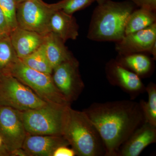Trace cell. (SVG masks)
Wrapping results in <instances>:
<instances>
[{
  "label": "cell",
  "instance_id": "obj_17",
  "mask_svg": "<svg viewBox=\"0 0 156 156\" xmlns=\"http://www.w3.org/2000/svg\"><path fill=\"white\" fill-rule=\"evenodd\" d=\"M61 39L51 32L45 35L44 44L45 52L53 69L58 65L75 58Z\"/></svg>",
  "mask_w": 156,
  "mask_h": 156
},
{
  "label": "cell",
  "instance_id": "obj_7",
  "mask_svg": "<svg viewBox=\"0 0 156 156\" xmlns=\"http://www.w3.org/2000/svg\"><path fill=\"white\" fill-rule=\"evenodd\" d=\"M57 10L56 3L49 4L43 0H27L19 3L16 12L17 27L45 35L50 32V18Z\"/></svg>",
  "mask_w": 156,
  "mask_h": 156
},
{
  "label": "cell",
  "instance_id": "obj_4",
  "mask_svg": "<svg viewBox=\"0 0 156 156\" xmlns=\"http://www.w3.org/2000/svg\"><path fill=\"white\" fill-rule=\"evenodd\" d=\"M70 105L48 103L38 108L22 112L27 134L63 135Z\"/></svg>",
  "mask_w": 156,
  "mask_h": 156
},
{
  "label": "cell",
  "instance_id": "obj_8",
  "mask_svg": "<svg viewBox=\"0 0 156 156\" xmlns=\"http://www.w3.org/2000/svg\"><path fill=\"white\" fill-rule=\"evenodd\" d=\"M51 75L55 87L68 103L71 104L77 100L85 84L79 70V61L75 57L54 68Z\"/></svg>",
  "mask_w": 156,
  "mask_h": 156
},
{
  "label": "cell",
  "instance_id": "obj_6",
  "mask_svg": "<svg viewBox=\"0 0 156 156\" xmlns=\"http://www.w3.org/2000/svg\"><path fill=\"white\" fill-rule=\"evenodd\" d=\"M48 103L11 75L0 76V106L24 112Z\"/></svg>",
  "mask_w": 156,
  "mask_h": 156
},
{
  "label": "cell",
  "instance_id": "obj_3",
  "mask_svg": "<svg viewBox=\"0 0 156 156\" xmlns=\"http://www.w3.org/2000/svg\"><path fill=\"white\" fill-rule=\"evenodd\" d=\"M63 136L77 156H105L100 134L83 111L70 108Z\"/></svg>",
  "mask_w": 156,
  "mask_h": 156
},
{
  "label": "cell",
  "instance_id": "obj_5",
  "mask_svg": "<svg viewBox=\"0 0 156 156\" xmlns=\"http://www.w3.org/2000/svg\"><path fill=\"white\" fill-rule=\"evenodd\" d=\"M10 74L29 87L46 102L71 105L55 87L50 74L33 69L19 58L11 69Z\"/></svg>",
  "mask_w": 156,
  "mask_h": 156
},
{
  "label": "cell",
  "instance_id": "obj_10",
  "mask_svg": "<svg viewBox=\"0 0 156 156\" xmlns=\"http://www.w3.org/2000/svg\"><path fill=\"white\" fill-rule=\"evenodd\" d=\"M105 73L109 83L128 93L131 100L146 92V86L141 79L123 67L115 59H111L107 62Z\"/></svg>",
  "mask_w": 156,
  "mask_h": 156
},
{
  "label": "cell",
  "instance_id": "obj_9",
  "mask_svg": "<svg viewBox=\"0 0 156 156\" xmlns=\"http://www.w3.org/2000/svg\"><path fill=\"white\" fill-rule=\"evenodd\" d=\"M27 134L22 112L0 106V136L9 156L12 151L22 148Z\"/></svg>",
  "mask_w": 156,
  "mask_h": 156
},
{
  "label": "cell",
  "instance_id": "obj_1",
  "mask_svg": "<svg viewBox=\"0 0 156 156\" xmlns=\"http://www.w3.org/2000/svg\"><path fill=\"white\" fill-rule=\"evenodd\" d=\"M83 111L100 134L105 156H117L120 147L145 122L139 102L132 100L94 102Z\"/></svg>",
  "mask_w": 156,
  "mask_h": 156
},
{
  "label": "cell",
  "instance_id": "obj_29",
  "mask_svg": "<svg viewBox=\"0 0 156 156\" xmlns=\"http://www.w3.org/2000/svg\"><path fill=\"white\" fill-rule=\"evenodd\" d=\"M16 1V3H17V4L22 2H24V1H27V0H15Z\"/></svg>",
  "mask_w": 156,
  "mask_h": 156
},
{
  "label": "cell",
  "instance_id": "obj_24",
  "mask_svg": "<svg viewBox=\"0 0 156 156\" xmlns=\"http://www.w3.org/2000/svg\"><path fill=\"white\" fill-rule=\"evenodd\" d=\"M138 8L156 12V0H129Z\"/></svg>",
  "mask_w": 156,
  "mask_h": 156
},
{
  "label": "cell",
  "instance_id": "obj_22",
  "mask_svg": "<svg viewBox=\"0 0 156 156\" xmlns=\"http://www.w3.org/2000/svg\"><path fill=\"white\" fill-rule=\"evenodd\" d=\"M96 0H62L56 3L58 10L68 14H73L89 7Z\"/></svg>",
  "mask_w": 156,
  "mask_h": 156
},
{
  "label": "cell",
  "instance_id": "obj_16",
  "mask_svg": "<svg viewBox=\"0 0 156 156\" xmlns=\"http://www.w3.org/2000/svg\"><path fill=\"white\" fill-rule=\"evenodd\" d=\"M115 59L122 66L136 74L140 79L149 77L154 71L155 60L148 53L118 54Z\"/></svg>",
  "mask_w": 156,
  "mask_h": 156
},
{
  "label": "cell",
  "instance_id": "obj_12",
  "mask_svg": "<svg viewBox=\"0 0 156 156\" xmlns=\"http://www.w3.org/2000/svg\"><path fill=\"white\" fill-rule=\"evenodd\" d=\"M62 145H69L63 135L27 133L22 148L27 156H53L56 149Z\"/></svg>",
  "mask_w": 156,
  "mask_h": 156
},
{
  "label": "cell",
  "instance_id": "obj_26",
  "mask_svg": "<svg viewBox=\"0 0 156 156\" xmlns=\"http://www.w3.org/2000/svg\"><path fill=\"white\" fill-rule=\"evenodd\" d=\"M68 146L62 145L56 148L53 152V156H76L75 151L72 148L68 147Z\"/></svg>",
  "mask_w": 156,
  "mask_h": 156
},
{
  "label": "cell",
  "instance_id": "obj_30",
  "mask_svg": "<svg viewBox=\"0 0 156 156\" xmlns=\"http://www.w3.org/2000/svg\"><path fill=\"white\" fill-rule=\"evenodd\" d=\"M2 138H1V136H0V147H1L2 145Z\"/></svg>",
  "mask_w": 156,
  "mask_h": 156
},
{
  "label": "cell",
  "instance_id": "obj_18",
  "mask_svg": "<svg viewBox=\"0 0 156 156\" xmlns=\"http://www.w3.org/2000/svg\"><path fill=\"white\" fill-rule=\"evenodd\" d=\"M156 23V12L138 8L129 15L126 22L125 35L144 29Z\"/></svg>",
  "mask_w": 156,
  "mask_h": 156
},
{
  "label": "cell",
  "instance_id": "obj_15",
  "mask_svg": "<svg viewBox=\"0 0 156 156\" xmlns=\"http://www.w3.org/2000/svg\"><path fill=\"white\" fill-rule=\"evenodd\" d=\"M49 30L64 43L69 40H75L79 35V26L75 17L61 10L54 11L52 14Z\"/></svg>",
  "mask_w": 156,
  "mask_h": 156
},
{
  "label": "cell",
  "instance_id": "obj_23",
  "mask_svg": "<svg viewBox=\"0 0 156 156\" xmlns=\"http://www.w3.org/2000/svg\"><path fill=\"white\" fill-rule=\"evenodd\" d=\"M0 7L5 14L11 30L17 27L16 18L17 3L15 0H0Z\"/></svg>",
  "mask_w": 156,
  "mask_h": 156
},
{
  "label": "cell",
  "instance_id": "obj_13",
  "mask_svg": "<svg viewBox=\"0 0 156 156\" xmlns=\"http://www.w3.org/2000/svg\"><path fill=\"white\" fill-rule=\"evenodd\" d=\"M156 142V126L145 122L136 128L120 147L117 156H138Z\"/></svg>",
  "mask_w": 156,
  "mask_h": 156
},
{
  "label": "cell",
  "instance_id": "obj_2",
  "mask_svg": "<svg viewBox=\"0 0 156 156\" xmlns=\"http://www.w3.org/2000/svg\"><path fill=\"white\" fill-rule=\"evenodd\" d=\"M136 9L129 0H108L98 4L92 13L87 38L95 41H119L125 36L127 20Z\"/></svg>",
  "mask_w": 156,
  "mask_h": 156
},
{
  "label": "cell",
  "instance_id": "obj_20",
  "mask_svg": "<svg viewBox=\"0 0 156 156\" xmlns=\"http://www.w3.org/2000/svg\"><path fill=\"white\" fill-rule=\"evenodd\" d=\"M20 59L26 65L37 71L50 74L53 72L46 55L44 44L33 53Z\"/></svg>",
  "mask_w": 156,
  "mask_h": 156
},
{
  "label": "cell",
  "instance_id": "obj_28",
  "mask_svg": "<svg viewBox=\"0 0 156 156\" xmlns=\"http://www.w3.org/2000/svg\"><path fill=\"white\" fill-rule=\"evenodd\" d=\"M106 1H108V0H96V2H97L98 4H101L106 2Z\"/></svg>",
  "mask_w": 156,
  "mask_h": 156
},
{
  "label": "cell",
  "instance_id": "obj_21",
  "mask_svg": "<svg viewBox=\"0 0 156 156\" xmlns=\"http://www.w3.org/2000/svg\"><path fill=\"white\" fill-rule=\"evenodd\" d=\"M148 100H140L139 103L144 115L145 122L156 126V85L150 82L146 87Z\"/></svg>",
  "mask_w": 156,
  "mask_h": 156
},
{
  "label": "cell",
  "instance_id": "obj_14",
  "mask_svg": "<svg viewBox=\"0 0 156 156\" xmlns=\"http://www.w3.org/2000/svg\"><path fill=\"white\" fill-rule=\"evenodd\" d=\"M9 37L17 57L21 59L44 44L45 35L17 27L11 31Z\"/></svg>",
  "mask_w": 156,
  "mask_h": 156
},
{
  "label": "cell",
  "instance_id": "obj_25",
  "mask_svg": "<svg viewBox=\"0 0 156 156\" xmlns=\"http://www.w3.org/2000/svg\"><path fill=\"white\" fill-rule=\"evenodd\" d=\"M11 31L5 14L0 7V36L10 34Z\"/></svg>",
  "mask_w": 156,
  "mask_h": 156
},
{
  "label": "cell",
  "instance_id": "obj_27",
  "mask_svg": "<svg viewBox=\"0 0 156 156\" xmlns=\"http://www.w3.org/2000/svg\"><path fill=\"white\" fill-rule=\"evenodd\" d=\"M10 156H27L26 153L22 148L17 149L12 151L10 153Z\"/></svg>",
  "mask_w": 156,
  "mask_h": 156
},
{
  "label": "cell",
  "instance_id": "obj_19",
  "mask_svg": "<svg viewBox=\"0 0 156 156\" xmlns=\"http://www.w3.org/2000/svg\"><path fill=\"white\" fill-rule=\"evenodd\" d=\"M18 59L9 34L0 36V76L10 74L11 69Z\"/></svg>",
  "mask_w": 156,
  "mask_h": 156
},
{
  "label": "cell",
  "instance_id": "obj_11",
  "mask_svg": "<svg viewBox=\"0 0 156 156\" xmlns=\"http://www.w3.org/2000/svg\"><path fill=\"white\" fill-rule=\"evenodd\" d=\"M156 43V23L144 29L126 35L115 43V50L118 54L122 55L135 53L150 54Z\"/></svg>",
  "mask_w": 156,
  "mask_h": 156
}]
</instances>
